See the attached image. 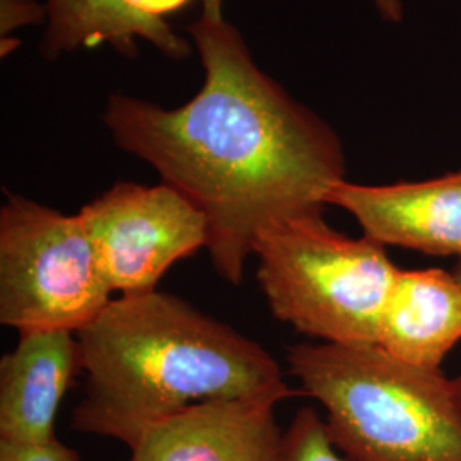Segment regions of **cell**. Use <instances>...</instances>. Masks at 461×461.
Returning <instances> with one entry per match:
<instances>
[{
	"label": "cell",
	"mask_w": 461,
	"mask_h": 461,
	"mask_svg": "<svg viewBox=\"0 0 461 461\" xmlns=\"http://www.w3.org/2000/svg\"><path fill=\"white\" fill-rule=\"evenodd\" d=\"M205 70L178 108L112 95L103 122L116 146L152 166L207 217V253L240 285L258 234L291 217L323 215L346 156L329 123L255 64L222 0L188 26Z\"/></svg>",
	"instance_id": "cell-1"
},
{
	"label": "cell",
	"mask_w": 461,
	"mask_h": 461,
	"mask_svg": "<svg viewBox=\"0 0 461 461\" xmlns=\"http://www.w3.org/2000/svg\"><path fill=\"white\" fill-rule=\"evenodd\" d=\"M76 335L86 381L72 429L129 449L148 429L202 402L304 395L258 342L158 289L112 299Z\"/></svg>",
	"instance_id": "cell-2"
},
{
	"label": "cell",
	"mask_w": 461,
	"mask_h": 461,
	"mask_svg": "<svg viewBox=\"0 0 461 461\" xmlns=\"http://www.w3.org/2000/svg\"><path fill=\"white\" fill-rule=\"evenodd\" d=\"M303 393L327 411L333 445L350 461H461V402L441 369L383 347L299 344L287 352Z\"/></svg>",
	"instance_id": "cell-3"
},
{
	"label": "cell",
	"mask_w": 461,
	"mask_h": 461,
	"mask_svg": "<svg viewBox=\"0 0 461 461\" xmlns=\"http://www.w3.org/2000/svg\"><path fill=\"white\" fill-rule=\"evenodd\" d=\"M384 248L330 228L323 215H301L265 228L253 257L277 320L325 344L376 346L400 272Z\"/></svg>",
	"instance_id": "cell-4"
},
{
	"label": "cell",
	"mask_w": 461,
	"mask_h": 461,
	"mask_svg": "<svg viewBox=\"0 0 461 461\" xmlns=\"http://www.w3.org/2000/svg\"><path fill=\"white\" fill-rule=\"evenodd\" d=\"M81 215L7 194L0 209V323L77 333L112 301Z\"/></svg>",
	"instance_id": "cell-5"
},
{
	"label": "cell",
	"mask_w": 461,
	"mask_h": 461,
	"mask_svg": "<svg viewBox=\"0 0 461 461\" xmlns=\"http://www.w3.org/2000/svg\"><path fill=\"white\" fill-rule=\"evenodd\" d=\"M79 215L120 296L156 291L173 265L209 243L205 214L167 183H115Z\"/></svg>",
	"instance_id": "cell-6"
},
{
	"label": "cell",
	"mask_w": 461,
	"mask_h": 461,
	"mask_svg": "<svg viewBox=\"0 0 461 461\" xmlns=\"http://www.w3.org/2000/svg\"><path fill=\"white\" fill-rule=\"evenodd\" d=\"M327 205L354 215L364 234L383 247L461 260V169L422 182L330 186Z\"/></svg>",
	"instance_id": "cell-7"
},
{
	"label": "cell",
	"mask_w": 461,
	"mask_h": 461,
	"mask_svg": "<svg viewBox=\"0 0 461 461\" xmlns=\"http://www.w3.org/2000/svg\"><path fill=\"white\" fill-rule=\"evenodd\" d=\"M279 396H236L186 407L148 429L127 461H279Z\"/></svg>",
	"instance_id": "cell-8"
},
{
	"label": "cell",
	"mask_w": 461,
	"mask_h": 461,
	"mask_svg": "<svg viewBox=\"0 0 461 461\" xmlns=\"http://www.w3.org/2000/svg\"><path fill=\"white\" fill-rule=\"evenodd\" d=\"M77 373H83L77 335L66 330L21 331L0 359V441L45 445Z\"/></svg>",
	"instance_id": "cell-9"
},
{
	"label": "cell",
	"mask_w": 461,
	"mask_h": 461,
	"mask_svg": "<svg viewBox=\"0 0 461 461\" xmlns=\"http://www.w3.org/2000/svg\"><path fill=\"white\" fill-rule=\"evenodd\" d=\"M192 0H45L47 26L41 53L55 60L74 50L110 45L135 57L144 40L169 59H186L192 45L167 17Z\"/></svg>",
	"instance_id": "cell-10"
},
{
	"label": "cell",
	"mask_w": 461,
	"mask_h": 461,
	"mask_svg": "<svg viewBox=\"0 0 461 461\" xmlns=\"http://www.w3.org/2000/svg\"><path fill=\"white\" fill-rule=\"evenodd\" d=\"M461 340V282L441 268L400 270L378 346L405 363L441 369Z\"/></svg>",
	"instance_id": "cell-11"
},
{
	"label": "cell",
	"mask_w": 461,
	"mask_h": 461,
	"mask_svg": "<svg viewBox=\"0 0 461 461\" xmlns=\"http://www.w3.org/2000/svg\"><path fill=\"white\" fill-rule=\"evenodd\" d=\"M279 461H350L333 445L327 422L310 407L297 411L284 430Z\"/></svg>",
	"instance_id": "cell-12"
},
{
	"label": "cell",
	"mask_w": 461,
	"mask_h": 461,
	"mask_svg": "<svg viewBox=\"0 0 461 461\" xmlns=\"http://www.w3.org/2000/svg\"><path fill=\"white\" fill-rule=\"evenodd\" d=\"M0 461H81L76 449L53 439L45 445L0 441Z\"/></svg>",
	"instance_id": "cell-13"
},
{
	"label": "cell",
	"mask_w": 461,
	"mask_h": 461,
	"mask_svg": "<svg viewBox=\"0 0 461 461\" xmlns=\"http://www.w3.org/2000/svg\"><path fill=\"white\" fill-rule=\"evenodd\" d=\"M47 23V7L38 0H2V38L26 24Z\"/></svg>",
	"instance_id": "cell-14"
},
{
	"label": "cell",
	"mask_w": 461,
	"mask_h": 461,
	"mask_svg": "<svg viewBox=\"0 0 461 461\" xmlns=\"http://www.w3.org/2000/svg\"><path fill=\"white\" fill-rule=\"evenodd\" d=\"M376 9H378L379 16L390 23H402L405 11H403V4L402 0H373Z\"/></svg>",
	"instance_id": "cell-15"
},
{
	"label": "cell",
	"mask_w": 461,
	"mask_h": 461,
	"mask_svg": "<svg viewBox=\"0 0 461 461\" xmlns=\"http://www.w3.org/2000/svg\"><path fill=\"white\" fill-rule=\"evenodd\" d=\"M456 277H458V280L461 282V260L458 262V265H456V268H455V272H453ZM455 383H456V388H458V395H460V402H461V376L460 378L455 379Z\"/></svg>",
	"instance_id": "cell-16"
}]
</instances>
